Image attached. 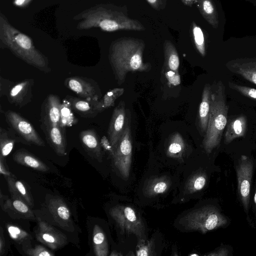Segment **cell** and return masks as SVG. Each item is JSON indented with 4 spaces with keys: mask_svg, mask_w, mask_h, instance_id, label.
Here are the masks:
<instances>
[{
    "mask_svg": "<svg viewBox=\"0 0 256 256\" xmlns=\"http://www.w3.org/2000/svg\"><path fill=\"white\" fill-rule=\"evenodd\" d=\"M211 86L209 84L205 85L202 94V99L199 108L200 124L202 130L206 132L210 106Z\"/></svg>",
    "mask_w": 256,
    "mask_h": 256,
    "instance_id": "obj_25",
    "label": "cell"
},
{
    "mask_svg": "<svg viewBox=\"0 0 256 256\" xmlns=\"http://www.w3.org/2000/svg\"><path fill=\"white\" fill-rule=\"evenodd\" d=\"M33 0H13L12 4L16 7L20 8H26L32 2Z\"/></svg>",
    "mask_w": 256,
    "mask_h": 256,
    "instance_id": "obj_41",
    "label": "cell"
},
{
    "mask_svg": "<svg viewBox=\"0 0 256 256\" xmlns=\"http://www.w3.org/2000/svg\"><path fill=\"white\" fill-rule=\"evenodd\" d=\"M110 214L123 232L134 234L139 240H145L144 224L138 214L132 207L117 205L110 210Z\"/></svg>",
    "mask_w": 256,
    "mask_h": 256,
    "instance_id": "obj_6",
    "label": "cell"
},
{
    "mask_svg": "<svg viewBox=\"0 0 256 256\" xmlns=\"http://www.w3.org/2000/svg\"><path fill=\"white\" fill-rule=\"evenodd\" d=\"M62 104L60 98L54 94L47 96L41 108L40 122L46 125L62 124Z\"/></svg>",
    "mask_w": 256,
    "mask_h": 256,
    "instance_id": "obj_13",
    "label": "cell"
},
{
    "mask_svg": "<svg viewBox=\"0 0 256 256\" xmlns=\"http://www.w3.org/2000/svg\"><path fill=\"white\" fill-rule=\"evenodd\" d=\"M101 146L103 148L111 155L112 157L114 154V150L109 141L105 136H104L100 141Z\"/></svg>",
    "mask_w": 256,
    "mask_h": 256,
    "instance_id": "obj_38",
    "label": "cell"
},
{
    "mask_svg": "<svg viewBox=\"0 0 256 256\" xmlns=\"http://www.w3.org/2000/svg\"><path fill=\"white\" fill-rule=\"evenodd\" d=\"M16 142L22 143V141L11 128H0V156L5 158L8 156Z\"/></svg>",
    "mask_w": 256,
    "mask_h": 256,
    "instance_id": "obj_23",
    "label": "cell"
},
{
    "mask_svg": "<svg viewBox=\"0 0 256 256\" xmlns=\"http://www.w3.org/2000/svg\"><path fill=\"white\" fill-rule=\"evenodd\" d=\"M65 99L70 108L82 118H93L99 113L92 102L70 95H67Z\"/></svg>",
    "mask_w": 256,
    "mask_h": 256,
    "instance_id": "obj_21",
    "label": "cell"
},
{
    "mask_svg": "<svg viewBox=\"0 0 256 256\" xmlns=\"http://www.w3.org/2000/svg\"><path fill=\"white\" fill-rule=\"evenodd\" d=\"M93 247L94 254L96 256H106L108 247L106 236L99 226L96 224L93 229Z\"/></svg>",
    "mask_w": 256,
    "mask_h": 256,
    "instance_id": "obj_28",
    "label": "cell"
},
{
    "mask_svg": "<svg viewBox=\"0 0 256 256\" xmlns=\"http://www.w3.org/2000/svg\"><path fill=\"white\" fill-rule=\"evenodd\" d=\"M192 30L195 46L200 54L202 56H204L205 42L202 30L194 22L192 24Z\"/></svg>",
    "mask_w": 256,
    "mask_h": 256,
    "instance_id": "obj_30",
    "label": "cell"
},
{
    "mask_svg": "<svg viewBox=\"0 0 256 256\" xmlns=\"http://www.w3.org/2000/svg\"><path fill=\"white\" fill-rule=\"evenodd\" d=\"M79 137L88 153L100 161L102 156V146L96 130L94 128L82 130L80 133Z\"/></svg>",
    "mask_w": 256,
    "mask_h": 256,
    "instance_id": "obj_19",
    "label": "cell"
},
{
    "mask_svg": "<svg viewBox=\"0 0 256 256\" xmlns=\"http://www.w3.org/2000/svg\"></svg>",
    "mask_w": 256,
    "mask_h": 256,
    "instance_id": "obj_47",
    "label": "cell"
},
{
    "mask_svg": "<svg viewBox=\"0 0 256 256\" xmlns=\"http://www.w3.org/2000/svg\"><path fill=\"white\" fill-rule=\"evenodd\" d=\"M168 182L162 178L155 180L150 187L149 191L152 194H162L168 188Z\"/></svg>",
    "mask_w": 256,
    "mask_h": 256,
    "instance_id": "obj_32",
    "label": "cell"
},
{
    "mask_svg": "<svg viewBox=\"0 0 256 256\" xmlns=\"http://www.w3.org/2000/svg\"><path fill=\"white\" fill-rule=\"evenodd\" d=\"M0 174L4 177L14 176L9 171L6 166L4 158L2 156H0Z\"/></svg>",
    "mask_w": 256,
    "mask_h": 256,
    "instance_id": "obj_39",
    "label": "cell"
},
{
    "mask_svg": "<svg viewBox=\"0 0 256 256\" xmlns=\"http://www.w3.org/2000/svg\"><path fill=\"white\" fill-rule=\"evenodd\" d=\"M132 144L128 126L124 128L112 156L114 165L124 179L130 176L132 163Z\"/></svg>",
    "mask_w": 256,
    "mask_h": 256,
    "instance_id": "obj_8",
    "label": "cell"
},
{
    "mask_svg": "<svg viewBox=\"0 0 256 256\" xmlns=\"http://www.w3.org/2000/svg\"><path fill=\"white\" fill-rule=\"evenodd\" d=\"M24 252L30 256H54V254L44 246L38 244L34 247L24 250Z\"/></svg>",
    "mask_w": 256,
    "mask_h": 256,
    "instance_id": "obj_34",
    "label": "cell"
},
{
    "mask_svg": "<svg viewBox=\"0 0 256 256\" xmlns=\"http://www.w3.org/2000/svg\"><path fill=\"white\" fill-rule=\"evenodd\" d=\"M164 50L166 64L172 71H176L179 66V58L177 50L174 44L168 40L164 44Z\"/></svg>",
    "mask_w": 256,
    "mask_h": 256,
    "instance_id": "obj_29",
    "label": "cell"
},
{
    "mask_svg": "<svg viewBox=\"0 0 256 256\" xmlns=\"http://www.w3.org/2000/svg\"><path fill=\"white\" fill-rule=\"evenodd\" d=\"M6 242L2 228L0 229V256H2L5 252Z\"/></svg>",
    "mask_w": 256,
    "mask_h": 256,
    "instance_id": "obj_42",
    "label": "cell"
},
{
    "mask_svg": "<svg viewBox=\"0 0 256 256\" xmlns=\"http://www.w3.org/2000/svg\"><path fill=\"white\" fill-rule=\"evenodd\" d=\"M64 84L66 88L83 99L94 102L101 98L100 86L92 78L81 76H70L65 79Z\"/></svg>",
    "mask_w": 256,
    "mask_h": 256,
    "instance_id": "obj_9",
    "label": "cell"
},
{
    "mask_svg": "<svg viewBox=\"0 0 256 256\" xmlns=\"http://www.w3.org/2000/svg\"><path fill=\"white\" fill-rule=\"evenodd\" d=\"M46 139L55 152L60 156L66 154V140L64 126L62 124H40Z\"/></svg>",
    "mask_w": 256,
    "mask_h": 256,
    "instance_id": "obj_14",
    "label": "cell"
},
{
    "mask_svg": "<svg viewBox=\"0 0 256 256\" xmlns=\"http://www.w3.org/2000/svg\"><path fill=\"white\" fill-rule=\"evenodd\" d=\"M145 44L143 40L124 37L113 41L109 48L108 58L118 84L124 82L127 73L146 70L142 54Z\"/></svg>",
    "mask_w": 256,
    "mask_h": 256,
    "instance_id": "obj_3",
    "label": "cell"
},
{
    "mask_svg": "<svg viewBox=\"0 0 256 256\" xmlns=\"http://www.w3.org/2000/svg\"><path fill=\"white\" fill-rule=\"evenodd\" d=\"M0 199V206L4 211L13 218L34 220L36 219L31 208L23 200L11 197Z\"/></svg>",
    "mask_w": 256,
    "mask_h": 256,
    "instance_id": "obj_15",
    "label": "cell"
},
{
    "mask_svg": "<svg viewBox=\"0 0 256 256\" xmlns=\"http://www.w3.org/2000/svg\"><path fill=\"white\" fill-rule=\"evenodd\" d=\"M15 82H12L9 80L4 78L2 76H0V96H6L8 92L11 87L14 84Z\"/></svg>",
    "mask_w": 256,
    "mask_h": 256,
    "instance_id": "obj_36",
    "label": "cell"
},
{
    "mask_svg": "<svg viewBox=\"0 0 256 256\" xmlns=\"http://www.w3.org/2000/svg\"><path fill=\"white\" fill-rule=\"evenodd\" d=\"M72 19L78 21L76 26L78 30L98 28L103 31L112 32L145 30L140 22L130 18L122 8L112 4H98L80 12Z\"/></svg>",
    "mask_w": 256,
    "mask_h": 256,
    "instance_id": "obj_1",
    "label": "cell"
},
{
    "mask_svg": "<svg viewBox=\"0 0 256 256\" xmlns=\"http://www.w3.org/2000/svg\"><path fill=\"white\" fill-rule=\"evenodd\" d=\"M153 8L157 10L164 9L166 5L167 0H146Z\"/></svg>",
    "mask_w": 256,
    "mask_h": 256,
    "instance_id": "obj_37",
    "label": "cell"
},
{
    "mask_svg": "<svg viewBox=\"0 0 256 256\" xmlns=\"http://www.w3.org/2000/svg\"><path fill=\"white\" fill-rule=\"evenodd\" d=\"M13 159L17 163L40 172H47L49 168L36 156L27 150L21 149L13 154Z\"/></svg>",
    "mask_w": 256,
    "mask_h": 256,
    "instance_id": "obj_22",
    "label": "cell"
},
{
    "mask_svg": "<svg viewBox=\"0 0 256 256\" xmlns=\"http://www.w3.org/2000/svg\"><path fill=\"white\" fill-rule=\"evenodd\" d=\"M34 84L33 78H27L15 82L6 96L8 100L18 108L24 106L32 99Z\"/></svg>",
    "mask_w": 256,
    "mask_h": 256,
    "instance_id": "obj_12",
    "label": "cell"
},
{
    "mask_svg": "<svg viewBox=\"0 0 256 256\" xmlns=\"http://www.w3.org/2000/svg\"><path fill=\"white\" fill-rule=\"evenodd\" d=\"M200 0H181L182 2L186 6H192L195 3H198Z\"/></svg>",
    "mask_w": 256,
    "mask_h": 256,
    "instance_id": "obj_44",
    "label": "cell"
},
{
    "mask_svg": "<svg viewBox=\"0 0 256 256\" xmlns=\"http://www.w3.org/2000/svg\"><path fill=\"white\" fill-rule=\"evenodd\" d=\"M254 204L256 205V190L255 193L254 194Z\"/></svg>",
    "mask_w": 256,
    "mask_h": 256,
    "instance_id": "obj_45",
    "label": "cell"
},
{
    "mask_svg": "<svg viewBox=\"0 0 256 256\" xmlns=\"http://www.w3.org/2000/svg\"><path fill=\"white\" fill-rule=\"evenodd\" d=\"M182 222L187 230L206 233L224 226L228 220L216 208L206 206L188 213Z\"/></svg>",
    "mask_w": 256,
    "mask_h": 256,
    "instance_id": "obj_5",
    "label": "cell"
},
{
    "mask_svg": "<svg viewBox=\"0 0 256 256\" xmlns=\"http://www.w3.org/2000/svg\"><path fill=\"white\" fill-rule=\"evenodd\" d=\"M182 149V144L178 142L172 143L168 148V152L172 154L180 153Z\"/></svg>",
    "mask_w": 256,
    "mask_h": 256,
    "instance_id": "obj_40",
    "label": "cell"
},
{
    "mask_svg": "<svg viewBox=\"0 0 256 256\" xmlns=\"http://www.w3.org/2000/svg\"><path fill=\"white\" fill-rule=\"evenodd\" d=\"M246 122V117L241 115L228 122L224 135L226 144H228L234 139L243 136L245 134Z\"/></svg>",
    "mask_w": 256,
    "mask_h": 256,
    "instance_id": "obj_24",
    "label": "cell"
},
{
    "mask_svg": "<svg viewBox=\"0 0 256 256\" xmlns=\"http://www.w3.org/2000/svg\"><path fill=\"white\" fill-rule=\"evenodd\" d=\"M198 4L199 10L204 18L214 28H218V15L213 1L212 0H200Z\"/></svg>",
    "mask_w": 256,
    "mask_h": 256,
    "instance_id": "obj_27",
    "label": "cell"
},
{
    "mask_svg": "<svg viewBox=\"0 0 256 256\" xmlns=\"http://www.w3.org/2000/svg\"><path fill=\"white\" fill-rule=\"evenodd\" d=\"M228 86L230 88L238 92L248 98L256 100L255 88L239 85L230 82H228Z\"/></svg>",
    "mask_w": 256,
    "mask_h": 256,
    "instance_id": "obj_33",
    "label": "cell"
},
{
    "mask_svg": "<svg viewBox=\"0 0 256 256\" xmlns=\"http://www.w3.org/2000/svg\"><path fill=\"white\" fill-rule=\"evenodd\" d=\"M190 256H198V254H190Z\"/></svg>",
    "mask_w": 256,
    "mask_h": 256,
    "instance_id": "obj_46",
    "label": "cell"
},
{
    "mask_svg": "<svg viewBox=\"0 0 256 256\" xmlns=\"http://www.w3.org/2000/svg\"><path fill=\"white\" fill-rule=\"evenodd\" d=\"M0 48L8 49L16 56L42 72L48 73L51 70L48 57L36 48L31 38L14 26L2 12Z\"/></svg>",
    "mask_w": 256,
    "mask_h": 256,
    "instance_id": "obj_2",
    "label": "cell"
},
{
    "mask_svg": "<svg viewBox=\"0 0 256 256\" xmlns=\"http://www.w3.org/2000/svg\"><path fill=\"white\" fill-rule=\"evenodd\" d=\"M6 228L10 238L17 244H21L24 250L32 247V238L27 232L13 224H6Z\"/></svg>",
    "mask_w": 256,
    "mask_h": 256,
    "instance_id": "obj_26",
    "label": "cell"
},
{
    "mask_svg": "<svg viewBox=\"0 0 256 256\" xmlns=\"http://www.w3.org/2000/svg\"><path fill=\"white\" fill-rule=\"evenodd\" d=\"M228 106L226 103L225 86L220 80L211 86L209 118L204 147L208 154L220 143L228 122Z\"/></svg>",
    "mask_w": 256,
    "mask_h": 256,
    "instance_id": "obj_4",
    "label": "cell"
},
{
    "mask_svg": "<svg viewBox=\"0 0 256 256\" xmlns=\"http://www.w3.org/2000/svg\"><path fill=\"white\" fill-rule=\"evenodd\" d=\"M232 72L240 75L256 84V58H238L225 64Z\"/></svg>",
    "mask_w": 256,
    "mask_h": 256,
    "instance_id": "obj_17",
    "label": "cell"
},
{
    "mask_svg": "<svg viewBox=\"0 0 256 256\" xmlns=\"http://www.w3.org/2000/svg\"><path fill=\"white\" fill-rule=\"evenodd\" d=\"M6 121L20 137L22 143L44 146L45 143L29 121L16 112L8 110L4 112Z\"/></svg>",
    "mask_w": 256,
    "mask_h": 256,
    "instance_id": "obj_7",
    "label": "cell"
},
{
    "mask_svg": "<svg viewBox=\"0 0 256 256\" xmlns=\"http://www.w3.org/2000/svg\"><path fill=\"white\" fill-rule=\"evenodd\" d=\"M125 116L124 104L120 102L113 111L108 130V140L114 152L124 130Z\"/></svg>",
    "mask_w": 256,
    "mask_h": 256,
    "instance_id": "obj_16",
    "label": "cell"
},
{
    "mask_svg": "<svg viewBox=\"0 0 256 256\" xmlns=\"http://www.w3.org/2000/svg\"><path fill=\"white\" fill-rule=\"evenodd\" d=\"M228 250L225 248H221L216 250L208 254V256H226L228 255Z\"/></svg>",
    "mask_w": 256,
    "mask_h": 256,
    "instance_id": "obj_43",
    "label": "cell"
},
{
    "mask_svg": "<svg viewBox=\"0 0 256 256\" xmlns=\"http://www.w3.org/2000/svg\"><path fill=\"white\" fill-rule=\"evenodd\" d=\"M48 209L57 224L66 230H72L73 226L70 211L62 199L58 198L51 199Z\"/></svg>",
    "mask_w": 256,
    "mask_h": 256,
    "instance_id": "obj_18",
    "label": "cell"
},
{
    "mask_svg": "<svg viewBox=\"0 0 256 256\" xmlns=\"http://www.w3.org/2000/svg\"><path fill=\"white\" fill-rule=\"evenodd\" d=\"M206 181V176L204 174H198L191 179L188 184V188L190 192L200 190L204 186Z\"/></svg>",
    "mask_w": 256,
    "mask_h": 256,
    "instance_id": "obj_31",
    "label": "cell"
},
{
    "mask_svg": "<svg viewBox=\"0 0 256 256\" xmlns=\"http://www.w3.org/2000/svg\"><path fill=\"white\" fill-rule=\"evenodd\" d=\"M11 197L23 200L30 208L34 206V199L30 188L24 182L15 176L4 177Z\"/></svg>",
    "mask_w": 256,
    "mask_h": 256,
    "instance_id": "obj_20",
    "label": "cell"
},
{
    "mask_svg": "<svg viewBox=\"0 0 256 256\" xmlns=\"http://www.w3.org/2000/svg\"><path fill=\"white\" fill-rule=\"evenodd\" d=\"M253 172V162L244 155L241 156L236 169L238 191L244 209L248 208Z\"/></svg>",
    "mask_w": 256,
    "mask_h": 256,
    "instance_id": "obj_10",
    "label": "cell"
},
{
    "mask_svg": "<svg viewBox=\"0 0 256 256\" xmlns=\"http://www.w3.org/2000/svg\"><path fill=\"white\" fill-rule=\"evenodd\" d=\"M36 238L38 241L54 250L62 248L68 242L65 234L49 224L40 220L36 232Z\"/></svg>",
    "mask_w": 256,
    "mask_h": 256,
    "instance_id": "obj_11",
    "label": "cell"
},
{
    "mask_svg": "<svg viewBox=\"0 0 256 256\" xmlns=\"http://www.w3.org/2000/svg\"><path fill=\"white\" fill-rule=\"evenodd\" d=\"M151 248L152 244L150 242L146 243L145 240H139L136 254L138 256H148L151 255Z\"/></svg>",
    "mask_w": 256,
    "mask_h": 256,
    "instance_id": "obj_35",
    "label": "cell"
}]
</instances>
